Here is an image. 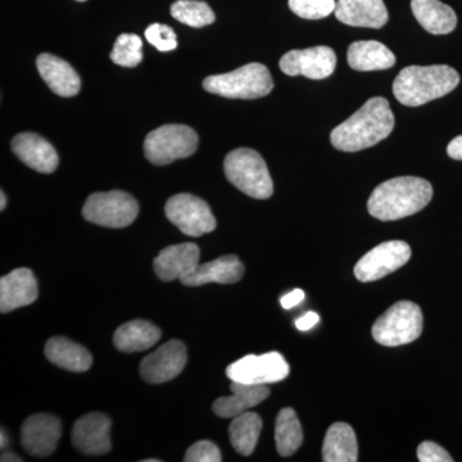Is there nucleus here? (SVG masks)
I'll use <instances>...</instances> for the list:
<instances>
[{
  "label": "nucleus",
  "instance_id": "nucleus-15",
  "mask_svg": "<svg viewBox=\"0 0 462 462\" xmlns=\"http://www.w3.org/2000/svg\"><path fill=\"white\" fill-rule=\"evenodd\" d=\"M111 420L103 413H88L72 428V443L83 455L99 456L111 451Z\"/></svg>",
  "mask_w": 462,
  "mask_h": 462
},
{
  "label": "nucleus",
  "instance_id": "nucleus-37",
  "mask_svg": "<svg viewBox=\"0 0 462 462\" xmlns=\"http://www.w3.org/2000/svg\"><path fill=\"white\" fill-rule=\"evenodd\" d=\"M319 321H320V318H319L318 314H315V312H307L306 315L297 319L294 324H296L298 330L307 331L312 329Z\"/></svg>",
  "mask_w": 462,
  "mask_h": 462
},
{
  "label": "nucleus",
  "instance_id": "nucleus-43",
  "mask_svg": "<svg viewBox=\"0 0 462 462\" xmlns=\"http://www.w3.org/2000/svg\"><path fill=\"white\" fill-rule=\"evenodd\" d=\"M78 2H85V0H78Z\"/></svg>",
  "mask_w": 462,
  "mask_h": 462
},
{
  "label": "nucleus",
  "instance_id": "nucleus-30",
  "mask_svg": "<svg viewBox=\"0 0 462 462\" xmlns=\"http://www.w3.org/2000/svg\"><path fill=\"white\" fill-rule=\"evenodd\" d=\"M171 16L179 23L196 29L211 25L216 20L211 7L199 0H178L171 5Z\"/></svg>",
  "mask_w": 462,
  "mask_h": 462
},
{
  "label": "nucleus",
  "instance_id": "nucleus-13",
  "mask_svg": "<svg viewBox=\"0 0 462 462\" xmlns=\"http://www.w3.org/2000/svg\"><path fill=\"white\" fill-rule=\"evenodd\" d=\"M187 346L180 340H170L148 355L141 364V375L149 384H162L180 375L187 365Z\"/></svg>",
  "mask_w": 462,
  "mask_h": 462
},
{
  "label": "nucleus",
  "instance_id": "nucleus-9",
  "mask_svg": "<svg viewBox=\"0 0 462 462\" xmlns=\"http://www.w3.org/2000/svg\"><path fill=\"white\" fill-rule=\"evenodd\" d=\"M167 218L185 236L199 238L216 229V218L205 200L193 194H176L167 200Z\"/></svg>",
  "mask_w": 462,
  "mask_h": 462
},
{
  "label": "nucleus",
  "instance_id": "nucleus-10",
  "mask_svg": "<svg viewBox=\"0 0 462 462\" xmlns=\"http://www.w3.org/2000/svg\"><path fill=\"white\" fill-rule=\"evenodd\" d=\"M227 378L245 384H272L289 375V365L278 352L248 355L227 366Z\"/></svg>",
  "mask_w": 462,
  "mask_h": 462
},
{
  "label": "nucleus",
  "instance_id": "nucleus-24",
  "mask_svg": "<svg viewBox=\"0 0 462 462\" xmlns=\"http://www.w3.org/2000/svg\"><path fill=\"white\" fill-rule=\"evenodd\" d=\"M413 16L428 32L447 35L457 26L454 9L439 0H411Z\"/></svg>",
  "mask_w": 462,
  "mask_h": 462
},
{
  "label": "nucleus",
  "instance_id": "nucleus-40",
  "mask_svg": "<svg viewBox=\"0 0 462 462\" xmlns=\"http://www.w3.org/2000/svg\"><path fill=\"white\" fill-rule=\"evenodd\" d=\"M0 439H2V449L7 448L9 442H8V437L7 434L5 433V430H2V437H0Z\"/></svg>",
  "mask_w": 462,
  "mask_h": 462
},
{
  "label": "nucleus",
  "instance_id": "nucleus-31",
  "mask_svg": "<svg viewBox=\"0 0 462 462\" xmlns=\"http://www.w3.org/2000/svg\"><path fill=\"white\" fill-rule=\"evenodd\" d=\"M143 42L135 33H123L118 36L112 50V62L123 67H136L143 60Z\"/></svg>",
  "mask_w": 462,
  "mask_h": 462
},
{
  "label": "nucleus",
  "instance_id": "nucleus-39",
  "mask_svg": "<svg viewBox=\"0 0 462 462\" xmlns=\"http://www.w3.org/2000/svg\"><path fill=\"white\" fill-rule=\"evenodd\" d=\"M0 460H2V462H21L23 458L18 457L17 455L11 454V452H5V454L2 455Z\"/></svg>",
  "mask_w": 462,
  "mask_h": 462
},
{
  "label": "nucleus",
  "instance_id": "nucleus-7",
  "mask_svg": "<svg viewBox=\"0 0 462 462\" xmlns=\"http://www.w3.org/2000/svg\"><path fill=\"white\" fill-rule=\"evenodd\" d=\"M199 135L185 125H163L148 134L144 153L149 162L165 166L173 161L190 157L199 148Z\"/></svg>",
  "mask_w": 462,
  "mask_h": 462
},
{
  "label": "nucleus",
  "instance_id": "nucleus-11",
  "mask_svg": "<svg viewBox=\"0 0 462 462\" xmlns=\"http://www.w3.org/2000/svg\"><path fill=\"white\" fill-rule=\"evenodd\" d=\"M411 257V248L402 240H389L376 245L355 266V276L358 281L370 282L380 281L389 273L401 269Z\"/></svg>",
  "mask_w": 462,
  "mask_h": 462
},
{
  "label": "nucleus",
  "instance_id": "nucleus-1",
  "mask_svg": "<svg viewBox=\"0 0 462 462\" xmlns=\"http://www.w3.org/2000/svg\"><path fill=\"white\" fill-rule=\"evenodd\" d=\"M394 129V115L385 98L376 97L331 132L333 147L342 152H358L387 139Z\"/></svg>",
  "mask_w": 462,
  "mask_h": 462
},
{
  "label": "nucleus",
  "instance_id": "nucleus-28",
  "mask_svg": "<svg viewBox=\"0 0 462 462\" xmlns=\"http://www.w3.org/2000/svg\"><path fill=\"white\" fill-rule=\"evenodd\" d=\"M263 430V420L254 412H245L234 418L229 427L231 446L238 454L249 456L254 454Z\"/></svg>",
  "mask_w": 462,
  "mask_h": 462
},
{
  "label": "nucleus",
  "instance_id": "nucleus-20",
  "mask_svg": "<svg viewBox=\"0 0 462 462\" xmlns=\"http://www.w3.org/2000/svg\"><path fill=\"white\" fill-rule=\"evenodd\" d=\"M334 12L346 25L369 29H380L389 17L383 0H338Z\"/></svg>",
  "mask_w": 462,
  "mask_h": 462
},
{
  "label": "nucleus",
  "instance_id": "nucleus-21",
  "mask_svg": "<svg viewBox=\"0 0 462 462\" xmlns=\"http://www.w3.org/2000/svg\"><path fill=\"white\" fill-rule=\"evenodd\" d=\"M245 275V266L238 257L224 256L211 263L199 264L197 269L180 279L187 287H200V285L217 282V284H234Z\"/></svg>",
  "mask_w": 462,
  "mask_h": 462
},
{
  "label": "nucleus",
  "instance_id": "nucleus-29",
  "mask_svg": "<svg viewBox=\"0 0 462 462\" xmlns=\"http://www.w3.org/2000/svg\"><path fill=\"white\" fill-rule=\"evenodd\" d=\"M276 448L282 457L296 454L303 442V431L297 413L291 407L282 409L276 418Z\"/></svg>",
  "mask_w": 462,
  "mask_h": 462
},
{
  "label": "nucleus",
  "instance_id": "nucleus-8",
  "mask_svg": "<svg viewBox=\"0 0 462 462\" xmlns=\"http://www.w3.org/2000/svg\"><path fill=\"white\" fill-rule=\"evenodd\" d=\"M138 214V202L132 194L123 190L91 194L83 208L85 220L112 229L129 226Z\"/></svg>",
  "mask_w": 462,
  "mask_h": 462
},
{
  "label": "nucleus",
  "instance_id": "nucleus-3",
  "mask_svg": "<svg viewBox=\"0 0 462 462\" xmlns=\"http://www.w3.org/2000/svg\"><path fill=\"white\" fill-rule=\"evenodd\" d=\"M460 84V75L447 65L409 66L397 75L393 94L401 105L419 107L442 98Z\"/></svg>",
  "mask_w": 462,
  "mask_h": 462
},
{
  "label": "nucleus",
  "instance_id": "nucleus-26",
  "mask_svg": "<svg viewBox=\"0 0 462 462\" xmlns=\"http://www.w3.org/2000/svg\"><path fill=\"white\" fill-rule=\"evenodd\" d=\"M161 339V330L152 322L134 320L115 331L114 345L124 354L147 351Z\"/></svg>",
  "mask_w": 462,
  "mask_h": 462
},
{
  "label": "nucleus",
  "instance_id": "nucleus-32",
  "mask_svg": "<svg viewBox=\"0 0 462 462\" xmlns=\"http://www.w3.org/2000/svg\"><path fill=\"white\" fill-rule=\"evenodd\" d=\"M336 0H289V8L305 20H321L336 11Z\"/></svg>",
  "mask_w": 462,
  "mask_h": 462
},
{
  "label": "nucleus",
  "instance_id": "nucleus-41",
  "mask_svg": "<svg viewBox=\"0 0 462 462\" xmlns=\"http://www.w3.org/2000/svg\"><path fill=\"white\" fill-rule=\"evenodd\" d=\"M5 206H7V197H5V191L0 193V209H5Z\"/></svg>",
  "mask_w": 462,
  "mask_h": 462
},
{
  "label": "nucleus",
  "instance_id": "nucleus-19",
  "mask_svg": "<svg viewBox=\"0 0 462 462\" xmlns=\"http://www.w3.org/2000/svg\"><path fill=\"white\" fill-rule=\"evenodd\" d=\"M39 74L47 83L50 89L60 97H74L80 91V76L74 67L62 58L50 53H42L36 60Z\"/></svg>",
  "mask_w": 462,
  "mask_h": 462
},
{
  "label": "nucleus",
  "instance_id": "nucleus-17",
  "mask_svg": "<svg viewBox=\"0 0 462 462\" xmlns=\"http://www.w3.org/2000/svg\"><path fill=\"white\" fill-rule=\"evenodd\" d=\"M38 282L32 270L16 269L0 279V311L2 314L32 305L38 300Z\"/></svg>",
  "mask_w": 462,
  "mask_h": 462
},
{
  "label": "nucleus",
  "instance_id": "nucleus-36",
  "mask_svg": "<svg viewBox=\"0 0 462 462\" xmlns=\"http://www.w3.org/2000/svg\"><path fill=\"white\" fill-rule=\"evenodd\" d=\"M305 291H300V289H294V291H291V293L287 294V296L282 298L281 303L282 309H293V307L300 305V303L305 300Z\"/></svg>",
  "mask_w": 462,
  "mask_h": 462
},
{
  "label": "nucleus",
  "instance_id": "nucleus-6",
  "mask_svg": "<svg viewBox=\"0 0 462 462\" xmlns=\"http://www.w3.org/2000/svg\"><path fill=\"white\" fill-rule=\"evenodd\" d=\"M420 307L410 300H401L388 309L373 325V338L382 346L409 345L421 336Z\"/></svg>",
  "mask_w": 462,
  "mask_h": 462
},
{
  "label": "nucleus",
  "instance_id": "nucleus-5",
  "mask_svg": "<svg viewBox=\"0 0 462 462\" xmlns=\"http://www.w3.org/2000/svg\"><path fill=\"white\" fill-rule=\"evenodd\" d=\"M203 88L224 98L257 99L272 93L273 81L266 66L254 62L227 74L209 76Z\"/></svg>",
  "mask_w": 462,
  "mask_h": 462
},
{
  "label": "nucleus",
  "instance_id": "nucleus-25",
  "mask_svg": "<svg viewBox=\"0 0 462 462\" xmlns=\"http://www.w3.org/2000/svg\"><path fill=\"white\" fill-rule=\"evenodd\" d=\"M44 351L51 364L67 372L85 373L93 364L88 349L65 337H54L48 340Z\"/></svg>",
  "mask_w": 462,
  "mask_h": 462
},
{
  "label": "nucleus",
  "instance_id": "nucleus-4",
  "mask_svg": "<svg viewBox=\"0 0 462 462\" xmlns=\"http://www.w3.org/2000/svg\"><path fill=\"white\" fill-rule=\"evenodd\" d=\"M224 171L234 187L252 199H267L273 196L272 175L263 158L254 149L238 148L230 152L225 157Z\"/></svg>",
  "mask_w": 462,
  "mask_h": 462
},
{
  "label": "nucleus",
  "instance_id": "nucleus-16",
  "mask_svg": "<svg viewBox=\"0 0 462 462\" xmlns=\"http://www.w3.org/2000/svg\"><path fill=\"white\" fill-rule=\"evenodd\" d=\"M199 247L194 243L170 245L153 261L154 273L162 282L180 281L188 273L194 272L199 264Z\"/></svg>",
  "mask_w": 462,
  "mask_h": 462
},
{
  "label": "nucleus",
  "instance_id": "nucleus-14",
  "mask_svg": "<svg viewBox=\"0 0 462 462\" xmlns=\"http://www.w3.org/2000/svg\"><path fill=\"white\" fill-rule=\"evenodd\" d=\"M62 436L60 419L48 413H36L27 418L21 428V443L33 457H48L56 451Z\"/></svg>",
  "mask_w": 462,
  "mask_h": 462
},
{
  "label": "nucleus",
  "instance_id": "nucleus-18",
  "mask_svg": "<svg viewBox=\"0 0 462 462\" xmlns=\"http://www.w3.org/2000/svg\"><path fill=\"white\" fill-rule=\"evenodd\" d=\"M12 151L26 166L38 172H54L60 163L56 149L38 134H18L12 141Z\"/></svg>",
  "mask_w": 462,
  "mask_h": 462
},
{
  "label": "nucleus",
  "instance_id": "nucleus-42",
  "mask_svg": "<svg viewBox=\"0 0 462 462\" xmlns=\"http://www.w3.org/2000/svg\"><path fill=\"white\" fill-rule=\"evenodd\" d=\"M161 460H158V458H156V460H144V462H160Z\"/></svg>",
  "mask_w": 462,
  "mask_h": 462
},
{
  "label": "nucleus",
  "instance_id": "nucleus-34",
  "mask_svg": "<svg viewBox=\"0 0 462 462\" xmlns=\"http://www.w3.org/2000/svg\"><path fill=\"white\" fill-rule=\"evenodd\" d=\"M185 462H220L223 461L218 447L211 440H199L189 447L184 457Z\"/></svg>",
  "mask_w": 462,
  "mask_h": 462
},
{
  "label": "nucleus",
  "instance_id": "nucleus-2",
  "mask_svg": "<svg viewBox=\"0 0 462 462\" xmlns=\"http://www.w3.org/2000/svg\"><path fill=\"white\" fill-rule=\"evenodd\" d=\"M433 199L430 181L415 176H401L383 182L374 189L367 202L373 217L394 221L420 212Z\"/></svg>",
  "mask_w": 462,
  "mask_h": 462
},
{
  "label": "nucleus",
  "instance_id": "nucleus-27",
  "mask_svg": "<svg viewBox=\"0 0 462 462\" xmlns=\"http://www.w3.org/2000/svg\"><path fill=\"white\" fill-rule=\"evenodd\" d=\"M357 438L352 427L346 422L331 425L322 446L325 462H356L358 460Z\"/></svg>",
  "mask_w": 462,
  "mask_h": 462
},
{
  "label": "nucleus",
  "instance_id": "nucleus-33",
  "mask_svg": "<svg viewBox=\"0 0 462 462\" xmlns=\"http://www.w3.org/2000/svg\"><path fill=\"white\" fill-rule=\"evenodd\" d=\"M145 39L160 51H171L178 48V39L172 27L153 23L145 30Z\"/></svg>",
  "mask_w": 462,
  "mask_h": 462
},
{
  "label": "nucleus",
  "instance_id": "nucleus-38",
  "mask_svg": "<svg viewBox=\"0 0 462 462\" xmlns=\"http://www.w3.org/2000/svg\"><path fill=\"white\" fill-rule=\"evenodd\" d=\"M447 153L452 160L462 161V134L456 136L454 141L449 143L448 147H447Z\"/></svg>",
  "mask_w": 462,
  "mask_h": 462
},
{
  "label": "nucleus",
  "instance_id": "nucleus-12",
  "mask_svg": "<svg viewBox=\"0 0 462 462\" xmlns=\"http://www.w3.org/2000/svg\"><path fill=\"white\" fill-rule=\"evenodd\" d=\"M281 69L288 76H305L312 80L329 78L337 67L336 51L329 47L291 51L282 57Z\"/></svg>",
  "mask_w": 462,
  "mask_h": 462
},
{
  "label": "nucleus",
  "instance_id": "nucleus-23",
  "mask_svg": "<svg viewBox=\"0 0 462 462\" xmlns=\"http://www.w3.org/2000/svg\"><path fill=\"white\" fill-rule=\"evenodd\" d=\"M346 60L356 71H382L394 66L396 56L382 42L363 41L349 45Z\"/></svg>",
  "mask_w": 462,
  "mask_h": 462
},
{
  "label": "nucleus",
  "instance_id": "nucleus-22",
  "mask_svg": "<svg viewBox=\"0 0 462 462\" xmlns=\"http://www.w3.org/2000/svg\"><path fill=\"white\" fill-rule=\"evenodd\" d=\"M233 396L221 397L214 402V412L224 419H234L247 412L252 407L263 402L270 396V389L264 384H245L231 382Z\"/></svg>",
  "mask_w": 462,
  "mask_h": 462
},
{
  "label": "nucleus",
  "instance_id": "nucleus-35",
  "mask_svg": "<svg viewBox=\"0 0 462 462\" xmlns=\"http://www.w3.org/2000/svg\"><path fill=\"white\" fill-rule=\"evenodd\" d=\"M418 458L420 462L454 461V458L451 457V455H449L443 447L437 445V443L430 442V440L422 442L421 445L418 447Z\"/></svg>",
  "mask_w": 462,
  "mask_h": 462
}]
</instances>
